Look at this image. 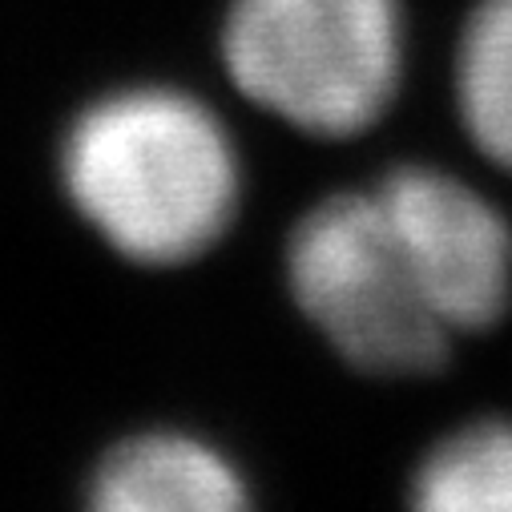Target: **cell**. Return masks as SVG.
Here are the masks:
<instances>
[{
  "instance_id": "6da1fadb",
  "label": "cell",
  "mask_w": 512,
  "mask_h": 512,
  "mask_svg": "<svg viewBox=\"0 0 512 512\" xmlns=\"http://www.w3.org/2000/svg\"><path fill=\"white\" fill-rule=\"evenodd\" d=\"M57 170L81 222L138 267L202 259L242 206V158L226 121L174 85L93 97L69 121Z\"/></svg>"
},
{
  "instance_id": "7a4b0ae2",
  "label": "cell",
  "mask_w": 512,
  "mask_h": 512,
  "mask_svg": "<svg viewBox=\"0 0 512 512\" xmlns=\"http://www.w3.org/2000/svg\"><path fill=\"white\" fill-rule=\"evenodd\" d=\"M222 65L307 138L367 134L404 81V0H230Z\"/></svg>"
},
{
  "instance_id": "3957f363",
  "label": "cell",
  "mask_w": 512,
  "mask_h": 512,
  "mask_svg": "<svg viewBox=\"0 0 512 512\" xmlns=\"http://www.w3.org/2000/svg\"><path fill=\"white\" fill-rule=\"evenodd\" d=\"M283 275L299 315L363 375H432L456 343L371 186L327 194L299 214Z\"/></svg>"
},
{
  "instance_id": "277c9868",
  "label": "cell",
  "mask_w": 512,
  "mask_h": 512,
  "mask_svg": "<svg viewBox=\"0 0 512 512\" xmlns=\"http://www.w3.org/2000/svg\"><path fill=\"white\" fill-rule=\"evenodd\" d=\"M371 190L452 335L512 311V222L484 190L428 162H404Z\"/></svg>"
},
{
  "instance_id": "5b68a950",
  "label": "cell",
  "mask_w": 512,
  "mask_h": 512,
  "mask_svg": "<svg viewBox=\"0 0 512 512\" xmlns=\"http://www.w3.org/2000/svg\"><path fill=\"white\" fill-rule=\"evenodd\" d=\"M85 512H254V500L218 444L182 428H146L93 464Z\"/></svg>"
},
{
  "instance_id": "8992f818",
  "label": "cell",
  "mask_w": 512,
  "mask_h": 512,
  "mask_svg": "<svg viewBox=\"0 0 512 512\" xmlns=\"http://www.w3.org/2000/svg\"><path fill=\"white\" fill-rule=\"evenodd\" d=\"M408 512H512V420L476 416L436 436L408 480Z\"/></svg>"
},
{
  "instance_id": "52a82bcc",
  "label": "cell",
  "mask_w": 512,
  "mask_h": 512,
  "mask_svg": "<svg viewBox=\"0 0 512 512\" xmlns=\"http://www.w3.org/2000/svg\"><path fill=\"white\" fill-rule=\"evenodd\" d=\"M452 93L468 142L512 174V0H476L456 41Z\"/></svg>"
}]
</instances>
